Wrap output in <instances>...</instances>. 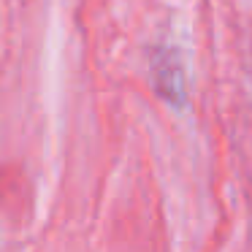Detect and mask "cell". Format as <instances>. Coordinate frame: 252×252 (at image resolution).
Masks as SVG:
<instances>
[{"mask_svg": "<svg viewBox=\"0 0 252 252\" xmlns=\"http://www.w3.org/2000/svg\"><path fill=\"white\" fill-rule=\"evenodd\" d=\"M152 82L163 100H168L174 106H185L187 82L179 52L168 49V46H160V49L152 52Z\"/></svg>", "mask_w": 252, "mask_h": 252, "instance_id": "cell-1", "label": "cell"}]
</instances>
